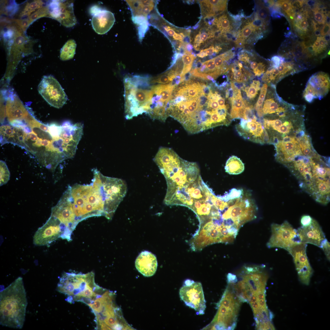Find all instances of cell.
I'll list each match as a JSON object with an SVG mask.
<instances>
[{"label":"cell","instance_id":"9","mask_svg":"<svg viewBox=\"0 0 330 330\" xmlns=\"http://www.w3.org/2000/svg\"><path fill=\"white\" fill-rule=\"evenodd\" d=\"M320 156L311 157L299 156L285 166L298 180L300 187L308 194L316 174L317 159Z\"/></svg>","mask_w":330,"mask_h":330},{"label":"cell","instance_id":"7","mask_svg":"<svg viewBox=\"0 0 330 330\" xmlns=\"http://www.w3.org/2000/svg\"><path fill=\"white\" fill-rule=\"evenodd\" d=\"M94 274L91 272L86 274L64 273L58 283L57 290L67 295V301L72 303L80 301L85 290L90 287L97 286L94 282Z\"/></svg>","mask_w":330,"mask_h":330},{"label":"cell","instance_id":"37","mask_svg":"<svg viewBox=\"0 0 330 330\" xmlns=\"http://www.w3.org/2000/svg\"><path fill=\"white\" fill-rule=\"evenodd\" d=\"M176 76L174 71L171 69L161 75L150 78L149 82L150 84H167L170 83Z\"/></svg>","mask_w":330,"mask_h":330},{"label":"cell","instance_id":"23","mask_svg":"<svg viewBox=\"0 0 330 330\" xmlns=\"http://www.w3.org/2000/svg\"><path fill=\"white\" fill-rule=\"evenodd\" d=\"M297 231L301 242L311 244L319 248L326 239L321 227L314 219L310 224L305 226H301L297 229Z\"/></svg>","mask_w":330,"mask_h":330},{"label":"cell","instance_id":"55","mask_svg":"<svg viewBox=\"0 0 330 330\" xmlns=\"http://www.w3.org/2000/svg\"><path fill=\"white\" fill-rule=\"evenodd\" d=\"M294 17L296 22L299 21L305 18L302 14L300 13H297L296 14H295Z\"/></svg>","mask_w":330,"mask_h":330},{"label":"cell","instance_id":"42","mask_svg":"<svg viewBox=\"0 0 330 330\" xmlns=\"http://www.w3.org/2000/svg\"><path fill=\"white\" fill-rule=\"evenodd\" d=\"M42 4V2L40 1H35L28 4L21 13L22 16L23 17L29 16L33 11L41 8Z\"/></svg>","mask_w":330,"mask_h":330},{"label":"cell","instance_id":"59","mask_svg":"<svg viewBox=\"0 0 330 330\" xmlns=\"http://www.w3.org/2000/svg\"><path fill=\"white\" fill-rule=\"evenodd\" d=\"M315 4V2L314 1L310 0L307 2V4L311 7L314 6Z\"/></svg>","mask_w":330,"mask_h":330},{"label":"cell","instance_id":"53","mask_svg":"<svg viewBox=\"0 0 330 330\" xmlns=\"http://www.w3.org/2000/svg\"><path fill=\"white\" fill-rule=\"evenodd\" d=\"M330 27L329 24L327 23L324 24L320 31V35L324 36L329 34Z\"/></svg>","mask_w":330,"mask_h":330},{"label":"cell","instance_id":"14","mask_svg":"<svg viewBox=\"0 0 330 330\" xmlns=\"http://www.w3.org/2000/svg\"><path fill=\"white\" fill-rule=\"evenodd\" d=\"M185 285L180 289L181 299L188 306L194 309L198 314H203L206 307V301L201 284L187 280Z\"/></svg>","mask_w":330,"mask_h":330},{"label":"cell","instance_id":"29","mask_svg":"<svg viewBox=\"0 0 330 330\" xmlns=\"http://www.w3.org/2000/svg\"><path fill=\"white\" fill-rule=\"evenodd\" d=\"M227 0H201L199 2L202 14L206 18L213 17L226 10Z\"/></svg>","mask_w":330,"mask_h":330},{"label":"cell","instance_id":"44","mask_svg":"<svg viewBox=\"0 0 330 330\" xmlns=\"http://www.w3.org/2000/svg\"><path fill=\"white\" fill-rule=\"evenodd\" d=\"M256 7L257 10L255 13L259 18L265 22L268 16V12L267 9L265 7L260 6L257 4Z\"/></svg>","mask_w":330,"mask_h":330},{"label":"cell","instance_id":"10","mask_svg":"<svg viewBox=\"0 0 330 330\" xmlns=\"http://www.w3.org/2000/svg\"><path fill=\"white\" fill-rule=\"evenodd\" d=\"M257 208L251 200L238 197L222 215L225 220L232 222L238 229L245 223L256 218Z\"/></svg>","mask_w":330,"mask_h":330},{"label":"cell","instance_id":"3","mask_svg":"<svg viewBox=\"0 0 330 330\" xmlns=\"http://www.w3.org/2000/svg\"><path fill=\"white\" fill-rule=\"evenodd\" d=\"M141 76H126L124 80L125 112L127 119L145 112L148 114L152 105L153 93L152 86L146 89L150 77Z\"/></svg>","mask_w":330,"mask_h":330},{"label":"cell","instance_id":"39","mask_svg":"<svg viewBox=\"0 0 330 330\" xmlns=\"http://www.w3.org/2000/svg\"><path fill=\"white\" fill-rule=\"evenodd\" d=\"M260 83L259 81L253 80L252 82L249 86L245 87L244 90L247 96L251 99L254 98L258 93L260 89Z\"/></svg>","mask_w":330,"mask_h":330},{"label":"cell","instance_id":"49","mask_svg":"<svg viewBox=\"0 0 330 330\" xmlns=\"http://www.w3.org/2000/svg\"><path fill=\"white\" fill-rule=\"evenodd\" d=\"M323 251L327 258L330 260V243L327 239L322 242L320 248Z\"/></svg>","mask_w":330,"mask_h":330},{"label":"cell","instance_id":"50","mask_svg":"<svg viewBox=\"0 0 330 330\" xmlns=\"http://www.w3.org/2000/svg\"><path fill=\"white\" fill-rule=\"evenodd\" d=\"M266 67V64L263 62L258 63L257 68L253 71L255 75L257 76H260L264 73Z\"/></svg>","mask_w":330,"mask_h":330},{"label":"cell","instance_id":"61","mask_svg":"<svg viewBox=\"0 0 330 330\" xmlns=\"http://www.w3.org/2000/svg\"><path fill=\"white\" fill-rule=\"evenodd\" d=\"M315 34L316 36H319L320 35V31L317 30L315 31Z\"/></svg>","mask_w":330,"mask_h":330},{"label":"cell","instance_id":"25","mask_svg":"<svg viewBox=\"0 0 330 330\" xmlns=\"http://www.w3.org/2000/svg\"><path fill=\"white\" fill-rule=\"evenodd\" d=\"M115 22V17L112 13L101 9L93 15L91 23L96 32L102 35L107 32L111 29Z\"/></svg>","mask_w":330,"mask_h":330},{"label":"cell","instance_id":"12","mask_svg":"<svg viewBox=\"0 0 330 330\" xmlns=\"http://www.w3.org/2000/svg\"><path fill=\"white\" fill-rule=\"evenodd\" d=\"M51 216L57 218L66 229V240H72L73 231L78 224L72 208L70 195L67 189L57 204L51 209Z\"/></svg>","mask_w":330,"mask_h":330},{"label":"cell","instance_id":"60","mask_svg":"<svg viewBox=\"0 0 330 330\" xmlns=\"http://www.w3.org/2000/svg\"><path fill=\"white\" fill-rule=\"evenodd\" d=\"M324 38L325 40L326 41L328 42V41H329V40H330V35H329V34H328V35H326L324 37Z\"/></svg>","mask_w":330,"mask_h":330},{"label":"cell","instance_id":"4","mask_svg":"<svg viewBox=\"0 0 330 330\" xmlns=\"http://www.w3.org/2000/svg\"><path fill=\"white\" fill-rule=\"evenodd\" d=\"M67 188L78 223L90 217L105 216L101 197L91 183L86 185L76 184L68 186Z\"/></svg>","mask_w":330,"mask_h":330},{"label":"cell","instance_id":"21","mask_svg":"<svg viewBox=\"0 0 330 330\" xmlns=\"http://www.w3.org/2000/svg\"><path fill=\"white\" fill-rule=\"evenodd\" d=\"M132 13L134 22L139 26L138 30L148 28L150 13L156 8V2L153 0H127Z\"/></svg>","mask_w":330,"mask_h":330},{"label":"cell","instance_id":"28","mask_svg":"<svg viewBox=\"0 0 330 330\" xmlns=\"http://www.w3.org/2000/svg\"><path fill=\"white\" fill-rule=\"evenodd\" d=\"M175 86L171 83L167 84H159L152 86L153 95L152 107L155 104L160 103L163 104L167 108V105L171 100L173 91Z\"/></svg>","mask_w":330,"mask_h":330},{"label":"cell","instance_id":"1","mask_svg":"<svg viewBox=\"0 0 330 330\" xmlns=\"http://www.w3.org/2000/svg\"><path fill=\"white\" fill-rule=\"evenodd\" d=\"M27 304L23 279L19 277L0 292V324L21 328L25 320Z\"/></svg>","mask_w":330,"mask_h":330},{"label":"cell","instance_id":"22","mask_svg":"<svg viewBox=\"0 0 330 330\" xmlns=\"http://www.w3.org/2000/svg\"><path fill=\"white\" fill-rule=\"evenodd\" d=\"M304 70L295 62L285 60L276 68L270 67L264 73L261 78L266 83L275 85L285 77Z\"/></svg>","mask_w":330,"mask_h":330},{"label":"cell","instance_id":"52","mask_svg":"<svg viewBox=\"0 0 330 330\" xmlns=\"http://www.w3.org/2000/svg\"><path fill=\"white\" fill-rule=\"evenodd\" d=\"M317 39L319 42L321 50L323 51L325 50L326 49V48L328 44V42L325 40L324 37L318 36Z\"/></svg>","mask_w":330,"mask_h":330},{"label":"cell","instance_id":"33","mask_svg":"<svg viewBox=\"0 0 330 330\" xmlns=\"http://www.w3.org/2000/svg\"><path fill=\"white\" fill-rule=\"evenodd\" d=\"M215 25L222 34L229 33L233 29L231 22L228 16L223 14L215 18L213 25Z\"/></svg>","mask_w":330,"mask_h":330},{"label":"cell","instance_id":"30","mask_svg":"<svg viewBox=\"0 0 330 330\" xmlns=\"http://www.w3.org/2000/svg\"><path fill=\"white\" fill-rule=\"evenodd\" d=\"M297 138L302 156L311 157L320 156L313 148L311 138L308 134L305 133Z\"/></svg>","mask_w":330,"mask_h":330},{"label":"cell","instance_id":"58","mask_svg":"<svg viewBox=\"0 0 330 330\" xmlns=\"http://www.w3.org/2000/svg\"><path fill=\"white\" fill-rule=\"evenodd\" d=\"M313 24L314 31L317 30L319 28V25L314 21H313Z\"/></svg>","mask_w":330,"mask_h":330},{"label":"cell","instance_id":"47","mask_svg":"<svg viewBox=\"0 0 330 330\" xmlns=\"http://www.w3.org/2000/svg\"><path fill=\"white\" fill-rule=\"evenodd\" d=\"M314 11V16L315 20L317 22L320 24H324L326 20L327 16L320 11L315 10Z\"/></svg>","mask_w":330,"mask_h":330},{"label":"cell","instance_id":"6","mask_svg":"<svg viewBox=\"0 0 330 330\" xmlns=\"http://www.w3.org/2000/svg\"><path fill=\"white\" fill-rule=\"evenodd\" d=\"M232 285L229 284L218 304V310L208 327L213 330H233L236 324L240 302Z\"/></svg>","mask_w":330,"mask_h":330},{"label":"cell","instance_id":"32","mask_svg":"<svg viewBox=\"0 0 330 330\" xmlns=\"http://www.w3.org/2000/svg\"><path fill=\"white\" fill-rule=\"evenodd\" d=\"M229 69L231 70V79L233 81L241 83L245 82L248 77H250V73L243 68L240 67L238 65L237 61L229 66Z\"/></svg>","mask_w":330,"mask_h":330},{"label":"cell","instance_id":"31","mask_svg":"<svg viewBox=\"0 0 330 330\" xmlns=\"http://www.w3.org/2000/svg\"><path fill=\"white\" fill-rule=\"evenodd\" d=\"M226 172L230 174H238L243 172L244 165L240 159L235 156H230L227 160L225 167Z\"/></svg>","mask_w":330,"mask_h":330},{"label":"cell","instance_id":"38","mask_svg":"<svg viewBox=\"0 0 330 330\" xmlns=\"http://www.w3.org/2000/svg\"><path fill=\"white\" fill-rule=\"evenodd\" d=\"M195 57L194 55L191 54H186L183 55L182 57L183 63V67L181 74V78H184L185 75L191 70L193 61Z\"/></svg>","mask_w":330,"mask_h":330},{"label":"cell","instance_id":"11","mask_svg":"<svg viewBox=\"0 0 330 330\" xmlns=\"http://www.w3.org/2000/svg\"><path fill=\"white\" fill-rule=\"evenodd\" d=\"M271 235L267 243L268 248H278L288 251L296 244L301 242L297 230L287 221L281 224L271 225Z\"/></svg>","mask_w":330,"mask_h":330},{"label":"cell","instance_id":"20","mask_svg":"<svg viewBox=\"0 0 330 330\" xmlns=\"http://www.w3.org/2000/svg\"><path fill=\"white\" fill-rule=\"evenodd\" d=\"M48 8V16L57 20L63 26L70 27L77 23L72 1H53Z\"/></svg>","mask_w":330,"mask_h":330},{"label":"cell","instance_id":"34","mask_svg":"<svg viewBox=\"0 0 330 330\" xmlns=\"http://www.w3.org/2000/svg\"><path fill=\"white\" fill-rule=\"evenodd\" d=\"M76 44L72 39L68 40L64 45L61 51L60 58L63 61L72 58L75 53Z\"/></svg>","mask_w":330,"mask_h":330},{"label":"cell","instance_id":"8","mask_svg":"<svg viewBox=\"0 0 330 330\" xmlns=\"http://www.w3.org/2000/svg\"><path fill=\"white\" fill-rule=\"evenodd\" d=\"M162 174L167 181V187L165 197H168L191 178L200 174V170L196 163L182 159Z\"/></svg>","mask_w":330,"mask_h":330},{"label":"cell","instance_id":"54","mask_svg":"<svg viewBox=\"0 0 330 330\" xmlns=\"http://www.w3.org/2000/svg\"><path fill=\"white\" fill-rule=\"evenodd\" d=\"M217 102L220 108H224L226 107V105H225V99L221 96L219 97L218 98Z\"/></svg>","mask_w":330,"mask_h":330},{"label":"cell","instance_id":"2","mask_svg":"<svg viewBox=\"0 0 330 330\" xmlns=\"http://www.w3.org/2000/svg\"><path fill=\"white\" fill-rule=\"evenodd\" d=\"M305 106L295 105L273 119L264 118L263 125L269 133L270 144H273L283 138L293 136L297 138L306 133L304 124Z\"/></svg>","mask_w":330,"mask_h":330},{"label":"cell","instance_id":"5","mask_svg":"<svg viewBox=\"0 0 330 330\" xmlns=\"http://www.w3.org/2000/svg\"><path fill=\"white\" fill-rule=\"evenodd\" d=\"M92 171L91 183L101 197L105 216L110 219L126 194V184L121 179L104 176L97 169H93Z\"/></svg>","mask_w":330,"mask_h":330},{"label":"cell","instance_id":"43","mask_svg":"<svg viewBox=\"0 0 330 330\" xmlns=\"http://www.w3.org/2000/svg\"><path fill=\"white\" fill-rule=\"evenodd\" d=\"M163 30L164 32L166 33V35H168L169 37H172L174 40L178 41L180 39L181 37V33L176 32L174 28L168 25L163 26Z\"/></svg>","mask_w":330,"mask_h":330},{"label":"cell","instance_id":"40","mask_svg":"<svg viewBox=\"0 0 330 330\" xmlns=\"http://www.w3.org/2000/svg\"><path fill=\"white\" fill-rule=\"evenodd\" d=\"M0 186L6 184L9 180L10 174L6 163L0 160Z\"/></svg>","mask_w":330,"mask_h":330},{"label":"cell","instance_id":"24","mask_svg":"<svg viewBox=\"0 0 330 330\" xmlns=\"http://www.w3.org/2000/svg\"><path fill=\"white\" fill-rule=\"evenodd\" d=\"M157 265L155 255L147 251H142L137 257L135 262L137 270L146 277H151L155 273Z\"/></svg>","mask_w":330,"mask_h":330},{"label":"cell","instance_id":"45","mask_svg":"<svg viewBox=\"0 0 330 330\" xmlns=\"http://www.w3.org/2000/svg\"><path fill=\"white\" fill-rule=\"evenodd\" d=\"M214 45H212L207 48L201 50L196 55L200 58H203L207 56L212 55L214 53Z\"/></svg>","mask_w":330,"mask_h":330},{"label":"cell","instance_id":"41","mask_svg":"<svg viewBox=\"0 0 330 330\" xmlns=\"http://www.w3.org/2000/svg\"><path fill=\"white\" fill-rule=\"evenodd\" d=\"M277 3L291 19H293L294 18L295 15L293 10L294 8L290 1L280 0L277 1Z\"/></svg>","mask_w":330,"mask_h":330},{"label":"cell","instance_id":"17","mask_svg":"<svg viewBox=\"0 0 330 330\" xmlns=\"http://www.w3.org/2000/svg\"><path fill=\"white\" fill-rule=\"evenodd\" d=\"M257 119L245 120L241 119L235 128L239 134L244 139L263 144H270L269 135L263 124Z\"/></svg>","mask_w":330,"mask_h":330},{"label":"cell","instance_id":"56","mask_svg":"<svg viewBox=\"0 0 330 330\" xmlns=\"http://www.w3.org/2000/svg\"><path fill=\"white\" fill-rule=\"evenodd\" d=\"M258 63L256 61H252L250 63V66L251 68L254 71L257 68Z\"/></svg>","mask_w":330,"mask_h":330},{"label":"cell","instance_id":"27","mask_svg":"<svg viewBox=\"0 0 330 330\" xmlns=\"http://www.w3.org/2000/svg\"><path fill=\"white\" fill-rule=\"evenodd\" d=\"M231 86L233 91L232 97L229 99L231 105L230 116L231 119L241 118L245 119V113L249 105L243 100L240 91L233 82Z\"/></svg>","mask_w":330,"mask_h":330},{"label":"cell","instance_id":"19","mask_svg":"<svg viewBox=\"0 0 330 330\" xmlns=\"http://www.w3.org/2000/svg\"><path fill=\"white\" fill-rule=\"evenodd\" d=\"M273 145L276 150V160L285 166L292 161L296 157L302 156L296 137H285Z\"/></svg>","mask_w":330,"mask_h":330},{"label":"cell","instance_id":"15","mask_svg":"<svg viewBox=\"0 0 330 330\" xmlns=\"http://www.w3.org/2000/svg\"><path fill=\"white\" fill-rule=\"evenodd\" d=\"M65 233L64 225L57 218L50 215L45 224L35 233L33 242L37 246L46 245L59 238L64 239Z\"/></svg>","mask_w":330,"mask_h":330},{"label":"cell","instance_id":"18","mask_svg":"<svg viewBox=\"0 0 330 330\" xmlns=\"http://www.w3.org/2000/svg\"><path fill=\"white\" fill-rule=\"evenodd\" d=\"M306 243L299 242L294 245L288 251L292 256L300 281L308 285L313 270L308 258Z\"/></svg>","mask_w":330,"mask_h":330},{"label":"cell","instance_id":"57","mask_svg":"<svg viewBox=\"0 0 330 330\" xmlns=\"http://www.w3.org/2000/svg\"><path fill=\"white\" fill-rule=\"evenodd\" d=\"M222 49V48L220 46H216L215 47L214 52L216 53H218Z\"/></svg>","mask_w":330,"mask_h":330},{"label":"cell","instance_id":"46","mask_svg":"<svg viewBox=\"0 0 330 330\" xmlns=\"http://www.w3.org/2000/svg\"><path fill=\"white\" fill-rule=\"evenodd\" d=\"M285 58L281 56L275 55L271 59V67L277 68L280 64L285 61Z\"/></svg>","mask_w":330,"mask_h":330},{"label":"cell","instance_id":"26","mask_svg":"<svg viewBox=\"0 0 330 330\" xmlns=\"http://www.w3.org/2000/svg\"><path fill=\"white\" fill-rule=\"evenodd\" d=\"M6 111L10 122L15 120L24 119L29 114L28 111L18 97L11 94L7 99Z\"/></svg>","mask_w":330,"mask_h":330},{"label":"cell","instance_id":"13","mask_svg":"<svg viewBox=\"0 0 330 330\" xmlns=\"http://www.w3.org/2000/svg\"><path fill=\"white\" fill-rule=\"evenodd\" d=\"M38 90L49 104L57 108H61L68 100L61 85L51 75L43 77L38 86Z\"/></svg>","mask_w":330,"mask_h":330},{"label":"cell","instance_id":"35","mask_svg":"<svg viewBox=\"0 0 330 330\" xmlns=\"http://www.w3.org/2000/svg\"><path fill=\"white\" fill-rule=\"evenodd\" d=\"M204 85H201L199 83L186 84L184 86L186 90L185 98L187 100L198 97L201 93L203 92Z\"/></svg>","mask_w":330,"mask_h":330},{"label":"cell","instance_id":"51","mask_svg":"<svg viewBox=\"0 0 330 330\" xmlns=\"http://www.w3.org/2000/svg\"><path fill=\"white\" fill-rule=\"evenodd\" d=\"M313 219L309 215H304L302 216L300 219V223L302 226H305L309 225L312 222Z\"/></svg>","mask_w":330,"mask_h":330},{"label":"cell","instance_id":"16","mask_svg":"<svg viewBox=\"0 0 330 330\" xmlns=\"http://www.w3.org/2000/svg\"><path fill=\"white\" fill-rule=\"evenodd\" d=\"M330 87L329 75L322 72L313 74L307 82L303 93L304 99L311 103L315 99L321 100L328 93Z\"/></svg>","mask_w":330,"mask_h":330},{"label":"cell","instance_id":"36","mask_svg":"<svg viewBox=\"0 0 330 330\" xmlns=\"http://www.w3.org/2000/svg\"><path fill=\"white\" fill-rule=\"evenodd\" d=\"M215 36L213 30L201 31L195 36L193 41V47L195 50H198L200 46L209 39L213 38Z\"/></svg>","mask_w":330,"mask_h":330},{"label":"cell","instance_id":"48","mask_svg":"<svg viewBox=\"0 0 330 330\" xmlns=\"http://www.w3.org/2000/svg\"><path fill=\"white\" fill-rule=\"evenodd\" d=\"M295 25L296 28L299 30L306 32L307 30L309 23L306 19L304 18L299 21L296 22Z\"/></svg>","mask_w":330,"mask_h":330}]
</instances>
